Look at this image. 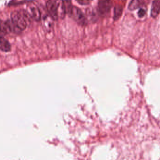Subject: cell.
Wrapping results in <instances>:
<instances>
[{
  "mask_svg": "<svg viewBox=\"0 0 160 160\" xmlns=\"http://www.w3.org/2000/svg\"><path fill=\"white\" fill-rule=\"evenodd\" d=\"M30 18L26 11H14L11 14V21L20 31L26 28Z\"/></svg>",
  "mask_w": 160,
  "mask_h": 160,
  "instance_id": "6da1fadb",
  "label": "cell"
},
{
  "mask_svg": "<svg viewBox=\"0 0 160 160\" xmlns=\"http://www.w3.org/2000/svg\"><path fill=\"white\" fill-rule=\"evenodd\" d=\"M69 15L80 25H84L87 24L86 18L81 10L76 7H73Z\"/></svg>",
  "mask_w": 160,
  "mask_h": 160,
  "instance_id": "7a4b0ae2",
  "label": "cell"
},
{
  "mask_svg": "<svg viewBox=\"0 0 160 160\" xmlns=\"http://www.w3.org/2000/svg\"><path fill=\"white\" fill-rule=\"evenodd\" d=\"M26 12L29 15L31 18L33 20L39 21L41 18V14L40 9L34 3H31L28 5Z\"/></svg>",
  "mask_w": 160,
  "mask_h": 160,
  "instance_id": "3957f363",
  "label": "cell"
},
{
  "mask_svg": "<svg viewBox=\"0 0 160 160\" xmlns=\"http://www.w3.org/2000/svg\"><path fill=\"white\" fill-rule=\"evenodd\" d=\"M112 6L111 0H99L98 4V10L102 16H106L110 12Z\"/></svg>",
  "mask_w": 160,
  "mask_h": 160,
  "instance_id": "277c9868",
  "label": "cell"
},
{
  "mask_svg": "<svg viewBox=\"0 0 160 160\" xmlns=\"http://www.w3.org/2000/svg\"><path fill=\"white\" fill-rule=\"evenodd\" d=\"M46 6L47 10L52 19L54 20H57L59 18L57 1L54 0H49L46 3Z\"/></svg>",
  "mask_w": 160,
  "mask_h": 160,
  "instance_id": "5b68a950",
  "label": "cell"
},
{
  "mask_svg": "<svg viewBox=\"0 0 160 160\" xmlns=\"http://www.w3.org/2000/svg\"><path fill=\"white\" fill-rule=\"evenodd\" d=\"M11 50L10 43L3 36H0V50L2 51L8 52Z\"/></svg>",
  "mask_w": 160,
  "mask_h": 160,
  "instance_id": "8992f818",
  "label": "cell"
},
{
  "mask_svg": "<svg viewBox=\"0 0 160 160\" xmlns=\"http://www.w3.org/2000/svg\"><path fill=\"white\" fill-rule=\"evenodd\" d=\"M160 12V1H155L153 2L151 10V16L153 18H156Z\"/></svg>",
  "mask_w": 160,
  "mask_h": 160,
  "instance_id": "52a82bcc",
  "label": "cell"
},
{
  "mask_svg": "<svg viewBox=\"0 0 160 160\" xmlns=\"http://www.w3.org/2000/svg\"><path fill=\"white\" fill-rule=\"evenodd\" d=\"M143 4V0H132L129 5L128 9L131 11L136 10Z\"/></svg>",
  "mask_w": 160,
  "mask_h": 160,
  "instance_id": "ba28073f",
  "label": "cell"
},
{
  "mask_svg": "<svg viewBox=\"0 0 160 160\" xmlns=\"http://www.w3.org/2000/svg\"><path fill=\"white\" fill-rule=\"evenodd\" d=\"M57 3L58 14V18H63L65 17V14H66L65 12V8L63 3L62 1H58Z\"/></svg>",
  "mask_w": 160,
  "mask_h": 160,
  "instance_id": "9c48e42d",
  "label": "cell"
},
{
  "mask_svg": "<svg viewBox=\"0 0 160 160\" xmlns=\"http://www.w3.org/2000/svg\"><path fill=\"white\" fill-rule=\"evenodd\" d=\"M10 30L7 21H3L0 19V33L1 35L10 33Z\"/></svg>",
  "mask_w": 160,
  "mask_h": 160,
  "instance_id": "30bf717a",
  "label": "cell"
},
{
  "mask_svg": "<svg viewBox=\"0 0 160 160\" xmlns=\"http://www.w3.org/2000/svg\"><path fill=\"white\" fill-rule=\"evenodd\" d=\"M123 13V8L120 5H117L114 8V20H118L120 18Z\"/></svg>",
  "mask_w": 160,
  "mask_h": 160,
  "instance_id": "8fae6325",
  "label": "cell"
},
{
  "mask_svg": "<svg viewBox=\"0 0 160 160\" xmlns=\"http://www.w3.org/2000/svg\"><path fill=\"white\" fill-rule=\"evenodd\" d=\"M65 12L66 14L70 15L72 9L73 7L72 6L71 1V0H62Z\"/></svg>",
  "mask_w": 160,
  "mask_h": 160,
  "instance_id": "7c38bea8",
  "label": "cell"
},
{
  "mask_svg": "<svg viewBox=\"0 0 160 160\" xmlns=\"http://www.w3.org/2000/svg\"><path fill=\"white\" fill-rule=\"evenodd\" d=\"M79 4L83 5H88L90 3L91 0H76Z\"/></svg>",
  "mask_w": 160,
  "mask_h": 160,
  "instance_id": "4fadbf2b",
  "label": "cell"
},
{
  "mask_svg": "<svg viewBox=\"0 0 160 160\" xmlns=\"http://www.w3.org/2000/svg\"><path fill=\"white\" fill-rule=\"evenodd\" d=\"M146 14V12L143 9H141L139 10L138 12V16L139 18H141L144 17Z\"/></svg>",
  "mask_w": 160,
  "mask_h": 160,
  "instance_id": "5bb4252c",
  "label": "cell"
}]
</instances>
